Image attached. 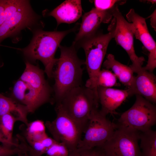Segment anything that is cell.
<instances>
[{
	"mask_svg": "<svg viewBox=\"0 0 156 156\" xmlns=\"http://www.w3.org/2000/svg\"><path fill=\"white\" fill-rule=\"evenodd\" d=\"M59 47L60 55L53 72L55 83L52 103H59L69 90L82 86V66L85 64V61L78 57L76 48L73 44L70 47L60 45Z\"/></svg>",
	"mask_w": 156,
	"mask_h": 156,
	"instance_id": "cell-1",
	"label": "cell"
},
{
	"mask_svg": "<svg viewBox=\"0 0 156 156\" xmlns=\"http://www.w3.org/2000/svg\"><path fill=\"white\" fill-rule=\"evenodd\" d=\"M77 29V26L62 31H46L41 28L36 29L33 31V36L29 44L20 50L29 61H40L47 76L53 78V68L58 60L55 57L56 52L64 37Z\"/></svg>",
	"mask_w": 156,
	"mask_h": 156,
	"instance_id": "cell-2",
	"label": "cell"
},
{
	"mask_svg": "<svg viewBox=\"0 0 156 156\" xmlns=\"http://www.w3.org/2000/svg\"><path fill=\"white\" fill-rule=\"evenodd\" d=\"M5 18L0 26V45L7 38L13 42L19 40L18 36L26 28L31 29L36 26L43 27L40 17L33 10L29 1L21 8V5L16 0H6Z\"/></svg>",
	"mask_w": 156,
	"mask_h": 156,
	"instance_id": "cell-3",
	"label": "cell"
},
{
	"mask_svg": "<svg viewBox=\"0 0 156 156\" xmlns=\"http://www.w3.org/2000/svg\"><path fill=\"white\" fill-rule=\"evenodd\" d=\"M99 104L97 92L81 86L69 90L56 104L60 105L83 133L92 111L98 108Z\"/></svg>",
	"mask_w": 156,
	"mask_h": 156,
	"instance_id": "cell-4",
	"label": "cell"
},
{
	"mask_svg": "<svg viewBox=\"0 0 156 156\" xmlns=\"http://www.w3.org/2000/svg\"><path fill=\"white\" fill-rule=\"evenodd\" d=\"M107 29V33L104 34L98 30L93 35L74 45L76 49L82 47L85 52V64L89 77L85 86L96 91L97 75L101 70L109 44L114 37L113 31Z\"/></svg>",
	"mask_w": 156,
	"mask_h": 156,
	"instance_id": "cell-5",
	"label": "cell"
},
{
	"mask_svg": "<svg viewBox=\"0 0 156 156\" xmlns=\"http://www.w3.org/2000/svg\"><path fill=\"white\" fill-rule=\"evenodd\" d=\"M135 101L118 120L119 126L140 132L150 129L156 123V107L155 104L143 97L136 95Z\"/></svg>",
	"mask_w": 156,
	"mask_h": 156,
	"instance_id": "cell-6",
	"label": "cell"
},
{
	"mask_svg": "<svg viewBox=\"0 0 156 156\" xmlns=\"http://www.w3.org/2000/svg\"><path fill=\"white\" fill-rule=\"evenodd\" d=\"M113 16L108 29L114 32V37L117 44L127 52L132 64L130 66L134 73H137L142 69L145 59L138 57L135 53L133 44L134 26L124 18L120 12L118 5L111 10Z\"/></svg>",
	"mask_w": 156,
	"mask_h": 156,
	"instance_id": "cell-7",
	"label": "cell"
},
{
	"mask_svg": "<svg viewBox=\"0 0 156 156\" xmlns=\"http://www.w3.org/2000/svg\"><path fill=\"white\" fill-rule=\"evenodd\" d=\"M117 123L108 119L98 109L92 111L84 133L77 148H91L102 146L113 135L117 129Z\"/></svg>",
	"mask_w": 156,
	"mask_h": 156,
	"instance_id": "cell-8",
	"label": "cell"
},
{
	"mask_svg": "<svg viewBox=\"0 0 156 156\" xmlns=\"http://www.w3.org/2000/svg\"><path fill=\"white\" fill-rule=\"evenodd\" d=\"M57 115L52 121H47L45 125L53 139L64 144L69 152L77 148L83 132L65 113L59 104L55 108Z\"/></svg>",
	"mask_w": 156,
	"mask_h": 156,
	"instance_id": "cell-9",
	"label": "cell"
},
{
	"mask_svg": "<svg viewBox=\"0 0 156 156\" xmlns=\"http://www.w3.org/2000/svg\"><path fill=\"white\" fill-rule=\"evenodd\" d=\"M140 133L118 125L112 137L101 147L106 156H141L138 144Z\"/></svg>",
	"mask_w": 156,
	"mask_h": 156,
	"instance_id": "cell-10",
	"label": "cell"
},
{
	"mask_svg": "<svg viewBox=\"0 0 156 156\" xmlns=\"http://www.w3.org/2000/svg\"><path fill=\"white\" fill-rule=\"evenodd\" d=\"M129 22L134 26V36L142 43L148 52L146 70L153 72L156 67V43L149 32L145 19L136 13L133 9H130L126 15Z\"/></svg>",
	"mask_w": 156,
	"mask_h": 156,
	"instance_id": "cell-11",
	"label": "cell"
},
{
	"mask_svg": "<svg viewBox=\"0 0 156 156\" xmlns=\"http://www.w3.org/2000/svg\"><path fill=\"white\" fill-rule=\"evenodd\" d=\"M111 9L101 10L92 8L83 15L80 28L73 44L75 45L83 40L94 34L101 24L108 23L112 18Z\"/></svg>",
	"mask_w": 156,
	"mask_h": 156,
	"instance_id": "cell-12",
	"label": "cell"
},
{
	"mask_svg": "<svg viewBox=\"0 0 156 156\" xmlns=\"http://www.w3.org/2000/svg\"><path fill=\"white\" fill-rule=\"evenodd\" d=\"M97 92L99 103L101 108L100 110L103 114L114 115L118 113L117 108L128 97L131 96L129 89L120 90L98 86Z\"/></svg>",
	"mask_w": 156,
	"mask_h": 156,
	"instance_id": "cell-13",
	"label": "cell"
},
{
	"mask_svg": "<svg viewBox=\"0 0 156 156\" xmlns=\"http://www.w3.org/2000/svg\"><path fill=\"white\" fill-rule=\"evenodd\" d=\"M134 77L129 89L131 96L138 95L155 104L156 103V78L153 72L142 68Z\"/></svg>",
	"mask_w": 156,
	"mask_h": 156,
	"instance_id": "cell-14",
	"label": "cell"
},
{
	"mask_svg": "<svg viewBox=\"0 0 156 156\" xmlns=\"http://www.w3.org/2000/svg\"><path fill=\"white\" fill-rule=\"evenodd\" d=\"M26 67L19 79L34 89L47 102H50L52 89L44 77V72L38 65L35 66L27 60Z\"/></svg>",
	"mask_w": 156,
	"mask_h": 156,
	"instance_id": "cell-15",
	"label": "cell"
},
{
	"mask_svg": "<svg viewBox=\"0 0 156 156\" xmlns=\"http://www.w3.org/2000/svg\"><path fill=\"white\" fill-rule=\"evenodd\" d=\"M12 98L16 101L26 106L29 113H33L47 102L28 84L18 79L14 84Z\"/></svg>",
	"mask_w": 156,
	"mask_h": 156,
	"instance_id": "cell-16",
	"label": "cell"
},
{
	"mask_svg": "<svg viewBox=\"0 0 156 156\" xmlns=\"http://www.w3.org/2000/svg\"><path fill=\"white\" fill-rule=\"evenodd\" d=\"M82 13L81 0H67L49 12L47 15L55 18L57 27L62 23L75 22L81 16Z\"/></svg>",
	"mask_w": 156,
	"mask_h": 156,
	"instance_id": "cell-17",
	"label": "cell"
},
{
	"mask_svg": "<svg viewBox=\"0 0 156 156\" xmlns=\"http://www.w3.org/2000/svg\"><path fill=\"white\" fill-rule=\"evenodd\" d=\"M103 66L105 69H111L119 81L128 88L130 87L134 76V73L130 66L116 60L114 55L111 54L107 55Z\"/></svg>",
	"mask_w": 156,
	"mask_h": 156,
	"instance_id": "cell-18",
	"label": "cell"
},
{
	"mask_svg": "<svg viewBox=\"0 0 156 156\" xmlns=\"http://www.w3.org/2000/svg\"><path fill=\"white\" fill-rule=\"evenodd\" d=\"M28 113L26 106L0 93V116L7 114H12L27 126L29 123L27 119Z\"/></svg>",
	"mask_w": 156,
	"mask_h": 156,
	"instance_id": "cell-19",
	"label": "cell"
},
{
	"mask_svg": "<svg viewBox=\"0 0 156 156\" xmlns=\"http://www.w3.org/2000/svg\"><path fill=\"white\" fill-rule=\"evenodd\" d=\"M26 127H24L23 135L27 142L41 141L47 136L45 131V126L44 122L38 120L29 122Z\"/></svg>",
	"mask_w": 156,
	"mask_h": 156,
	"instance_id": "cell-20",
	"label": "cell"
},
{
	"mask_svg": "<svg viewBox=\"0 0 156 156\" xmlns=\"http://www.w3.org/2000/svg\"><path fill=\"white\" fill-rule=\"evenodd\" d=\"M140 147L141 156H156V131L150 129L140 132Z\"/></svg>",
	"mask_w": 156,
	"mask_h": 156,
	"instance_id": "cell-21",
	"label": "cell"
},
{
	"mask_svg": "<svg viewBox=\"0 0 156 156\" xmlns=\"http://www.w3.org/2000/svg\"><path fill=\"white\" fill-rule=\"evenodd\" d=\"M18 121V118L11 114L0 116V132L9 141L15 142L13 137V130L14 123Z\"/></svg>",
	"mask_w": 156,
	"mask_h": 156,
	"instance_id": "cell-22",
	"label": "cell"
},
{
	"mask_svg": "<svg viewBox=\"0 0 156 156\" xmlns=\"http://www.w3.org/2000/svg\"><path fill=\"white\" fill-rule=\"evenodd\" d=\"M117 78L110 70L105 69L101 70L96 78V86L106 88H111L118 85Z\"/></svg>",
	"mask_w": 156,
	"mask_h": 156,
	"instance_id": "cell-23",
	"label": "cell"
},
{
	"mask_svg": "<svg viewBox=\"0 0 156 156\" xmlns=\"http://www.w3.org/2000/svg\"><path fill=\"white\" fill-rule=\"evenodd\" d=\"M68 156H106L101 147H96L91 148H77L70 151Z\"/></svg>",
	"mask_w": 156,
	"mask_h": 156,
	"instance_id": "cell-24",
	"label": "cell"
},
{
	"mask_svg": "<svg viewBox=\"0 0 156 156\" xmlns=\"http://www.w3.org/2000/svg\"><path fill=\"white\" fill-rule=\"evenodd\" d=\"M69 153L64 144L57 142L47 150L45 154L47 156H68Z\"/></svg>",
	"mask_w": 156,
	"mask_h": 156,
	"instance_id": "cell-25",
	"label": "cell"
},
{
	"mask_svg": "<svg viewBox=\"0 0 156 156\" xmlns=\"http://www.w3.org/2000/svg\"><path fill=\"white\" fill-rule=\"evenodd\" d=\"M93 2L95 8L101 10H108L114 8L118 5L125 3V1L116 0H95Z\"/></svg>",
	"mask_w": 156,
	"mask_h": 156,
	"instance_id": "cell-26",
	"label": "cell"
},
{
	"mask_svg": "<svg viewBox=\"0 0 156 156\" xmlns=\"http://www.w3.org/2000/svg\"><path fill=\"white\" fill-rule=\"evenodd\" d=\"M18 147L11 148L2 144L0 145V156H12L21 153H25L27 151L25 145L22 143L19 142Z\"/></svg>",
	"mask_w": 156,
	"mask_h": 156,
	"instance_id": "cell-27",
	"label": "cell"
},
{
	"mask_svg": "<svg viewBox=\"0 0 156 156\" xmlns=\"http://www.w3.org/2000/svg\"><path fill=\"white\" fill-rule=\"evenodd\" d=\"M5 0H0V26L5 18Z\"/></svg>",
	"mask_w": 156,
	"mask_h": 156,
	"instance_id": "cell-28",
	"label": "cell"
},
{
	"mask_svg": "<svg viewBox=\"0 0 156 156\" xmlns=\"http://www.w3.org/2000/svg\"><path fill=\"white\" fill-rule=\"evenodd\" d=\"M0 142L2 144L9 147L13 148L18 147L20 145L19 143L12 142L9 141L5 139L0 132Z\"/></svg>",
	"mask_w": 156,
	"mask_h": 156,
	"instance_id": "cell-29",
	"label": "cell"
},
{
	"mask_svg": "<svg viewBox=\"0 0 156 156\" xmlns=\"http://www.w3.org/2000/svg\"><path fill=\"white\" fill-rule=\"evenodd\" d=\"M41 141L47 150L57 142L54 139L48 137V135L44 138Z\"/></svg>",
	"mask_w": 156,
	"mask_h": 156,
	"instance_id": "cell-30",
	"label": "cell"
},
{
	"mask_svg": "<svg viewBox=\"0 0 156 156\" xmlns=\"http://www.w3.org/2000/svg\"><path fill=\"white\" fill-rule=\"evenodd\" d=\"M25 144L27 150V153L29 156H42L38 154L27 143L26 140Z\"/></svg>",
	"mask_w": 156,
	"mask_h": 156,
	"instance_id": "cell-31",
	"label": "cell"
},
{
	"mask_svg": "<svg viewBox=\"0 0 156 156\" xmlns=\"http://www.w3.org/2000/svg\"><path fill=\"white\" fill-rule=\"evenodd\" d=\"M148 18H151V25L156 29V10Z\"/></svg>",
	"mask_w": 156,
	"mask_h": 156,
	"instance_id": "cell-32",
	"label": "cell"
},
{
	"mask_svg": "<svg viewBox=\"0 0 156 156\" xmlns=\"http://www.w3.org/2000/svg\"><path fill=\"white\" fill-rule=\"evenodd\" d=\"M18 156H29L27 153V152L25 153H21L18 155Z\"/></svg>",
	"mask_w": 156,
	"mask_h": 156,
	"instance_id": "cell-33",
	"label": "cell"
}]
</instances>
